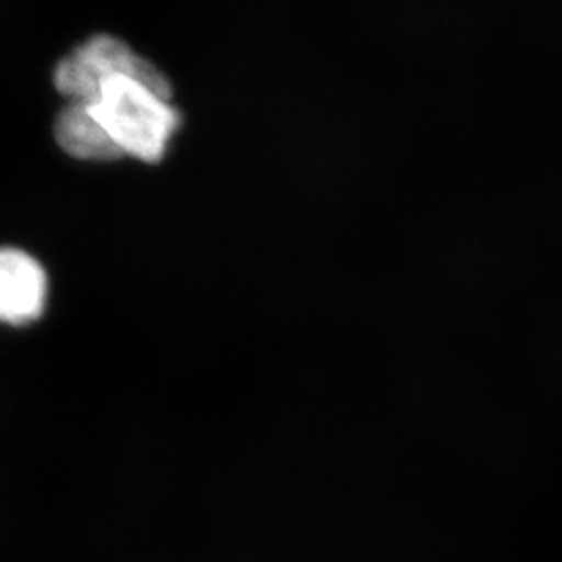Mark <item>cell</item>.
I'll return each mask as SVG.
<instances>
[{
    "instance_id": "1",
    "label": "cell",
    "mask_w": 562,
    "mask_h": 562,
    "mask_svg": "<svg viewBox=\"0 0 562 562\" xmlns=\"http://www.w3.org/2000/svg\"><path fill=\"white\" fill-rule=\"evenodd\" d=\"M121 155L159 162L181 127L171 97L125 76L104 81L88 104Z\"/></svg>"
},
{
    "instance_id": "3",
    "label": "cell",
    "mask_w": 562,
    "mask_h": 562,
    "mask_svg": "<svg viewBox=\"0 0 562 562\" xmlns=\"http://www.w3.org/2000/svg\"><path fill=\"white\" fill-rule=\"evenodd\" d=\"M48 278L41 262L20 248H0V322L27 325L41 319Z\"/></svg>"
},
{
    "instance_id": "4",
    "label": "cell",
    "mask_w": 562,
    "mask_h": 562,
    "mask_svg": "<svg viewBox=\"0 0 562 562\" xmlns=\"http://www.w3.org/2000/svg\"><path fill=\"white\" fill-rule=\"evenodd\" d=\"M55 138L67 155L80 161H115L123 157L83 102H67L55 121Z\"/></svg>"
},
{
    "instance_id": "2",
    "label": "cell",
    "mask_w": 562,
    "mask_h": 562,
    "mask_svg": "<svg viewBox=\"0 0 562 562\" xmlns=\"http://www.w3.org/2000/svg\"><path fill=\"white\" fill-rule=\"evenodd\" d=\"M125 76L142 81L153 90L173 97L171 83L150 60L138 57L125 42L109 34L92 36L55 69V86L69 102H90L97 99L102 83Z\"/></svg>"
}]
</instances>
